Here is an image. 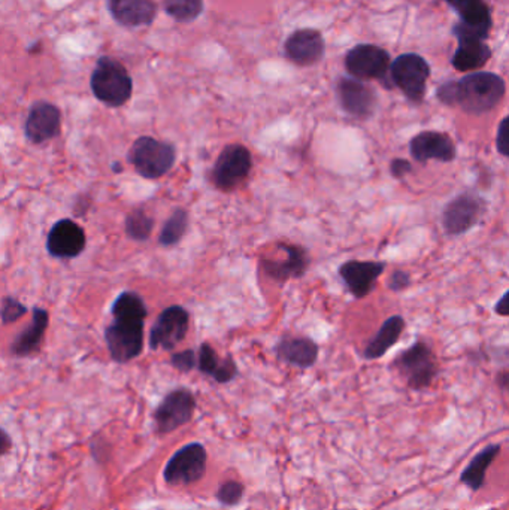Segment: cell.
Masks as SVG:
<instances>
[{
  "mask_svg": "<svg viewBox=\"0 0 509 510\" xmlns=\"http://www.w3.org/2000/svg\"><path fill=\"white\" fill-rule=\"evenodd\" d=\"M505 96V82L501 76L477 72L461 81L441 85L438 98L448 106H459L470 114H486L497 106Z\"/></svg>",
  "mask_w": 509,
  "mask_h": 510,
  "instance_id": "6da1fadb",
  "label": "cell"
},
{
  "mask_svg": "<svg viewBox=\"0 0 509 510\" xmlns=\"http://www.w3.org/2000/svg\"><path fill=\"white\" fill-rule=\"evenodd\" d=\"M90 85L94 98L111 107L123 106L134 91V82L125 67L111 57L99 58Z\"/></svg>",
  "mask_w": 509,
  "mask_h": 510,
  "instance_id": "7a4b0ae2",
  "label": "cell"
},
{
  "mask_svg": "<svg viewBox=\"0 0 509 510\" xmlns=\"http://www.w3.org/2000/svg\"><path fill=\"white\" fill-rule=\"evenodd\" d=\"M177 151L174 145L150 136L136 139L130 148L129 161L142 178L157 179L174 167Z\"/></svg>",
  "mask_w": 509,
  "mask_h": 510,
  "instance_id": "3957f363",
  "label": "cell"
},
{
  "mask_svg": "<svg viewBox=\"0 0 509 510\" xmlns=\"http://www.w3.org/2000/svg\"><path fill=\"white\" fill-rule=\"evenodd\" d=\"M399 373L412 389L427 388L438 375V360L429 344L417 342L394 360Z\"/></svg>",
  "mask_w": 509,
  "mask_h": 510,
  "instance_id": "277c9868",
  "label": "cell"
},
{
  "mask_svg": "<svg viewBox=\"0 0 509 510\" xmlns=\"http://www.w3.org/2000/svg\"><path fill=\"white\" fill-rule=\"evenodd\" d=\"M251 169L253 156L250 149L239 143L228 145L215 161L212 183L221 191H233L250 176Z\"/></svg>",
  "mask_w": 509,
  "mask_h": 510,
  "instance_id": "5b68a950",
  "label": "cell"
},
{
  "mask_svg": "<svg viewBox=\"0 0 509 510\" xmlns=\"http://www.w3.org/2000/svg\"><path fill=\"white\" fill-rule=\"evenodd\" d=\"M208 454L202 443H188L175 452L172 458L168 461L163 478L166 483L179 487V485H192L203 478L206 472Z\"/></svg>",
  "mask_w": 509,
  "mask_h": 510,
  "instance_id": "8992f818",
  "label": "cell"
},
{
  "mask_svg": "<svg viewBox=\"0 0 509 510\" xmlns=\"http://www.w3.org/2000/svg\"><path fill=\"white\" fill-rule=\"evenodd\" d=\"M105 339L114 361H132L142 353L143 322L114 319L105 330Z\"/></svg>",
  "mask_w": 509,
  "mask_h": 510,
  "instance_id": "52a82bcc",
  "label": "cell"
},
{
  "mask_svg": "<svg viewBox=\"0 0 509 510\" xmlns=\"http://www.w3.org/2000/svg\"><path fill=\"white\" fill-rule=\"evenodd\" d=\"M486 212V201L475 192H463L453 199L443 214V225L450 236L470 232L479 223Z\"/></svg>",
  "mask_w": 509,
  "mask_h": 510,
  "instance_id": "ba28073f",
  "label": "cell"
},
{
  "mask_svg": "<svg viewBox=\"0 0 509 510\" xmlns=\"http://www.w3.org/2000/svg\"><path fill=\"white\" fill-rule=\"evenodd\" d=\"M429 64L417 54H403L392 64L394 84L414 103H420L425 98L426 82L429 80Z\"/></svg>",
  "mask_w": 509,
  "mask_h": 510,
  "instance_id": "9c48e42d",
  "label": "cell"
},
{
  "mask_svg": "<svg viewBox=\"0 0 509 510\" xmlns=\"http://www.w3.org/2000/svg\"><path fill=\"white\" fill-rule=\"evenodd\" d=\"M196 409V398L185 388L170 391L154 412L159 434L172 433L190 422Z\"/></svg>",
  "mask_w": 509,
  "mask_h": 510,
  "instance_id": "30bf717a",
  "label": "cell"
},
{
  "mask_svg": "<svg viewBox=\"0 0 509 510\" xmlns=\"http://www.w3.org/2000/svg\"><path fill=\"white\" fill-rule=\"evenodd\" d=\"M190 317L185 309L181 306H169L157 318L156 324L150 333V346L151 349H165L172 351L177 348L184 337L187 336Z\"/></svg>",
  "mask_w": 509,
  "mask_h": 510,
  "instance_id": "8fae6325",
  "label": "cell"
},
{
  "mask_svg": "<svg viewBox=\"0 0 509 510\" xmlns=\"http://www.w3.org/2000/svg\"><path fill=\"white\" fill-rule=\"evenodd\" d=\"M277 246L284 252V259H260V268H263V272L280 284L304 276L309 266L308 252L299 245L278 243Z\"/></svg>",
  "mask_w": 509,
  "mask_h": 510,
  "instance_id": "7c38bea8",
  "label": "cell"
},
{
  "mask_svg": "<svg viewBox=\"0 0 509 510\" xmlns=\"http://www.w3.org/2000/svg\"><path fill=\"white\" fill-rule=\"evenodd\" d=\"M351 75L360 80L384 78L389 71L390 55L375 45H358L349 51L345 60Z\"/></svg>",
  "mask_w": 509,
  "mask_h": 510,
  "instance_id": "4fadbf2b",
  "label": "cell"
},
{
  "mask_svg": "<svg viewBox=\"0 0 509 510\" xmlns=\"http://www.w3.org/2000/svg\"><path fill=\"white\" fill-rule=\"evenodd\" d=\"M384 270L385 263L383 261L351 259L341 264L340 276L356 299H365L375 288L376 281Z\"/></svg>",
  "mask_w": 509,
  "mask_h": 510,
  "instance_id": "5bb4252c",
  "label": "cell"
},
{
  "mask_svg": "<svg viewBox=\"0 0 509 510\" xmlns=\"http://www.w3.org/2000/svg\"><path fill=\"white\" fill-rule=\"evenodd\" d=\"M85 233L72 219H60L54 224L47 237V250L56 259H73L85 248Z\"/></svg>",
  "mask_w": 509,
  "mask_h": 510,
  "instance_id": "9a60e30c",
  "label": "cell"
},
{
  "mask_svg": "<svg viewBox=\"0 0 509 510\" xmlns=\"http://www.w3.org/2000/svg\"><path fill=\"white\" fill-rule=\"evenodd\" d=\"M410 152L420 163L436 160L450 163L456 158V145L448 134L441 132H421L411 139Z\"/></svg>",
  "mask_w": 509,
  "mask_h": 510,
  "instance_id": "2e32d148",
  "label": "cell"
},
{
  "mask_svg": "<svg viewBox=\"0 0 509 510\" xmlns=\"http://www.w3.org/2000/svg\"><path fill=\"white\" fill-rule=\"evenodd\" d=\"M62 114L53 103L38 102L30 107L27 115L26 136L30 142L44 143L60 133Z\"/></svg>",
  "mask_w": 509,
  "mask_h": 510,
  "instance_id": "e0dca14e",
  "label": "cell"
},
{
  "mask_svg": "<svg viewBox=\"0 0 509 510\" xmlns=\"http://www.w3.org/2000/svg\"><path fill=\"white\" fill-rule=\"evenodd\" d=\"M341 106L349 115L365 120L375 111L376 98L374 89L360 81L344 80L338 84Z\"/></svg>",
  "mask_w": 509,
  "mask_h": 510,
  "instance_id": "ac0fdd59",
  "label": "cell"
},
{
  "mask_svg": "<svg viewBox=\"0 0 509 510\" xmlns=\"http://www.w3.org/2000/svg\"><path fill=\"white\" fill-rule=\"evenodd\" d=\"M462 17L457 30L486 39L492 27V17L484 0H445Z\"/></svg>",
  "mask_w": 509,
  "mask_h": 510,
  "instance_id": "d6986e66",
  "label": "cell"
},
{
  "mask_svg": "<svg viewBox=\"0 0 509 510\" xmlns=\"http://www.w3.org/2000/svg\"><path fill=\"white\" fill-rule=\"evenodd\" d=\"M286 53L296 64L309 66L323 57L324 40L317 30L295 31L286 42Z\"/></svg>",
  "mask_w": 509,
  "mask_h": 510,
  "instance_id": "ffe728a7",
  "label": "cell"
},
{
  "mask_svg": "<svg viewBox=\"0 0 509 510\" xmlns=\"http://www.w3.org/2000/svg\"><path fill=\"white\" fill-rule=\"evenodd\" d=\"M109 13L121 26H150L156 18L157 6L152 0H109Z\"/></svg>",
  "mask_w": 509,
  "mask_h": 510,
  "instance_id": "44dd1931",
  "label": "cell"
},
{
  "mask_svg": "<svg viewBox=\"0 0 509 510\" xmlns=\"http://www.w3.org/2000/svg\"><path fill=\"white\" fill-rule=\"evenodd\" d=\"M454 33L459 39V49L453 58V64L457 71H477L479 67H483L492 55V51L487 45L484 44V39L479 36L462 33V31H454Z\"/></svg>",
  "mask_w": 509,
  "mask_h": 510,
  "instance_id": "7402d4cb",
  "label": "cell"
},
{
  "mask_svg": "<svg viewBox=\"0 0 509 510\" xmlns=\"http://www.w3.org/2000/svg\"><path fill=\"white\" fill-rule=\"evenodd\" d=\"M275 351L280 360L300 369L313 367L318 358V344L308 337L281 339Z\"/></svg>",
  "mask_w": 509,
  "mask_h": 510,
  "instance_id": "603a6c76",
  "label": "cell"
},
{
  "mask_svg": "<svg viewBox=\"0 0 509 510\" xmlns=\"http://www.w3.org/2000/svg\"><path fill=\"white\" fill-rule=\"evenodd\" d=\"M403 330H405V319L401 315L390 317L381 326L378 333L372 337L371 342L367 344V348L363 351V357L367 360H378V358L384 357L390 348H393L394 344H398Z\"/></svg>",
  "mask_w": 509,
  "mask_h": 510,
  "instance_id": "cb8c5ba5",
  "label": "cell"
},
{
  "mask_svg": "<svg viewBox=\"0 0 509 510\" xmlns=\"http://www.w3.org/2000/svg\"><path fill=\"white\" fill-rule=\"evenodd\" d=\"M197 367L203 375L214 378L215 382H219V384H228L230 380L235 379L237 373V362L233 361V358L228 357L221 361L219 353L210 344H201Z\"/></svg>",
  "mask_w": 509,
  "mask_h": 510,
  "instance_id": "d4e9b609",
  "label": "cell"
},
{
  "mask_svg": "<svg viewBox=\"0 0 509 510\" xmlns=\"http://www.w3.org/2000/svg\"><path fill=\"white\" fill-rule=\"evenodd\" d=\"M48 312L45 309H33V319H31L30 327L22 331V335H18L17 339L13 340V346H11L13 355L26 357V355H30L39 349L45 331L48 327Z\"/></svg>",
  "mask_w": 509,
  "mask_h": 510,
  "instance_id": "484cf974",
  "label": "cell"
},
{
  "mask_svg": "<svg viewBox=\"0 0 509 510\" xmlns=\"http://www.w3.org/2000/svg\"><path fill=\"white\" fill-rule=\"evenodd\" d=\"M499 451H501V445H490V446L484 447L483 451L479 452L468 467L462 472V482L468 485L472 491H479V488H483L488 467L499 455Z\"/></svg>",
  "mask_w": 509,
  "mask_h": 510,
  "instance_id": "4316f807",
  "label": "cell"
},
{
  "mask_svg": "<svg viewBox=\"0 0 509 510\" xmlns=\"http://www.w3.org/2000/svg\"><path fill=\"white\" fill-rule=\"evenodd\" d=\"M112 315H114V319L145 322L148 310L141 295L134 291H125L118 295L112 304Z\"/></svg>",
  "mask_w": 509,
  "mask_h": 510,
  "instance_id": "83f0119b",
  "label": "cell"
},
{
  "mask_svg": "<svg viewBox=\"0 0 509 510\" xmlns=\"http://www.w3.org/2000/svg\"><path fill=\"white\" fill-rule=\"evenodd\" d=\"M188 215L184 209H177L174 214L170 215L169 219L166 221L165 225L161 228L159 242L163 246L177 245L187 230Z\"/></svg>",
  "mask_w": 509,
  "mask_h": 510,
  "instance_id": "f1b7e54d",
  "label": "cell"
},
{
  "mask_svg": "<svg viewBox=\"0 0 509 510\" xmlns=\"http://www.w3.org/2000/svg\"><path fill=\"white\" fill-rule=\"evenodd\" d=\"M154 221L151 217L142 209H134L127 215L125 219V232L134 241H147L151 236Z\"/></svg>",
  "mask_w": 509,
  "mask_h": 510,
  "instance_id": "f546056e",
  "label": "cell"
},
{
  "mask_svg": "<svg viewBox=\"0 0 509 510\" xmlns=\"http://www.w3.org/2000/svg\"><path fill=\"white\" fill-rule=\"evenodd\" d=\"M166 13L177 21L188 22L196 20L203 9L202 0H165Z\"/></svg>",
  "mask_w": 509,
  "mask_h": 510,
  "instance_id": "4dcf8cb0",
  "label": "cell"
},
{
  "mask_svg": "<svg viewBox=\"0 0 509 510\" xmlns=\"http://www.w3.org/2000/svg\"><path fill=\"white\" fill-rule=\"evenodd\" d=\"M244 485L237 480H229L223 483L217 491V500L224 506H235L242 500Z\"/></svg>",
  "mask_w": 509,
  "mask_h": 510,
  "instance_id": "1f68e13d",
  "label": "cell"
},
{
  "mask_svg": "<svg viewBox=\"0 0 509 510\" xmlns=\"http://www.w3.org/2000/svg\"><path fill=\"white\" fill-rule=\"evenodd\" d=\"M26 306H22L18 300L8 297V299H4V303H2L0 317H2L4 324H11V322L18 321V319L26 313Z\"/></svg>",
  "mask_w": 509,
  "mask_h": 510,
  "instance_id": "d6a6232c",
  "label": "cell"
},
{
  "mask_svg": "<svg viewBox=\"0 0 509 510\" xmlns=\"http://www.w3.org/2000/svg\"><path fill=\"white\" fill-rule=\"evenodd\" d=\"M196 353L193 349H185L183 353H177L170 358V364L177 369V370L188 373L192 371L196 366Z\"/></svg>",
  "mask_w": 509,
  "mask_h": 510,
  "instance_id": "836d02e7",
  "label": "cell"
},
{
  "mask_svg": "<svg viewBox=\"0 0 509 510\" xmlns=\"http://www.w3.org/2000/svg\"><path fill=\"white\" fill-rule=\"evenodd\" d=\"M410 285H411V276L405 270H396L390 276L389 288L392 291L398 293V291L407 290Z\"/></svg>",
  "mask_w": 509,
  "mask_h": 510,
  "instance_id": "e575fe53",
  "label": "cell"
},
{
  "mask_svg": "<svg viewBox=\"0 0 509 510\" xmlns=\"http://www.w3.org/2000/svg\"><path fill=\"white\" fill-rule=\"evenodd\" d=\"M412 163L405 158H394L390 163V174H393V178L403 179L408 174H412Z\"/></svg>",
  "mask_w": 509,
  "mask_h": 510,
  "instance_id": "d590c367",
  "label": "cell"
},
{
  "mask_svg": "<svg viewBox=\"0 0 509 510\" xmlns=\"http://www.w3.org/2000/svg\"><path fill=\"white\" fill-rule=\"evenodd\" d=\"M496 147L499 154L504 157H509V142H508V118H504L497 129Z\"/></svg>",
  "mask_w": 509,
  "mask_h": 510,
  "instance_id": "8d00e7d4",
  "label": "cell"
},
{
  "mask_svg": "<svg viewBox=\"0 0 509 510\" xmlns=\"http://www.w3.org/2000/svg\"><path fill=\"white\" fill-rule=\"evenodd\" d=\"M13 447V440L9 438V434L0 427V456L8 454L9 449Z\"/></svg>",
  "mask_w": 509,
  "mask_h": 510,
  "instance_id": "74e56055",
  "label": "cell"
},
{
  "mask_svg": "<svg viewBox=\"0 0 509 510\" xmlns=\"http://www.w3.org/2000/svg\"><path fill=\"white\" fill-rule=\"evenodd\" d=\"M509 293L506 291L505 294L502 295L501 300L497 302L496 306H495V312L501 317H508L509 315Z\"/></svg>",
  "mask_w": 509,
  "mask_h": 510,
  "instance_id": "f35d334b",
  "label": "cell"
}]
</instances>
